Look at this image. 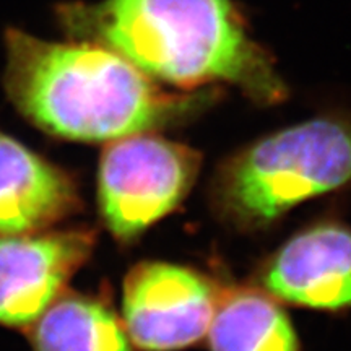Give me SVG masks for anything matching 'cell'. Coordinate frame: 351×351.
Masks as SVG:
<instances>
[{
    "label": "cell",
    "mask_w": 351,
    "mask_h": 351,
    "mask_svg": "<svg viewBox=\"0 0 351 351\" xmlns=\"http://www.w3.org/2000/svg\"><path fill=\"white\" fill-rule=\"evenodd\" d=\"M5 49L3 83L12 103L56 137L112 142L168 124L192 104L90 39L46 41L10 28Z\"/></svg>",
    "instance_id": "cell-2"
},
{
    "label": "cell",
    "mask_w": 351,
    "mask_h": 351,
    "mask_svg": "<svg viewBox=\"0 0 351 351\" xmlns=\"http://www.w3.org/2000/svg\"><path fill=\"white\" fill-rule=\"evenodd\" d=\"M202 156L158 135L108 142L99 163V212L117 239H134L173 212L194 186Z\"/></svg>",
    "instance_id": "cell-4"
},
{
    "label": "cell",
    "mask_w": 351,
    "mask_h": 351,
    "mask_svg": "<svg viewBox=\"0 0 351 351\" xmlns=\"http://www.w3.org/2000/svg\"><path fill=\"white\" fill-rule=\"evenodd\" d=\"M77 208L69 174L0 132V236L43 231Z\"/></svg>",
    "instance_id": "cell-8"
},
{
    "label": "cell",
    "mask_w": 351,
    "mask_h": 351,
    "mask_svg": "<svg viewBox=\"0 0 351 351\" xmlns=\"http://www.w3.org/2000/svg\"><path fill=\"white\" fill-rule=\"evenodd\" d=\"M219 298L218 288L199 271L142 262L124 282L122 324L140 350H182L207 335Z\"/></svg>",
    "instance_id": "cell-5"
},
{
    "label": "cell",
    "mask_w": 351,
    "mask_h": 351,
    "mask_svg": "<svg viewBox=\"0 0 351 351\" xmlns=\"http://www.w3.org/2000/svg\"><path fill=\"white\" fill-rule=\"evenodd\" d=\"M351 184V121L324 116L267 135L223 163L212 199L241 230L269 226L302 202Z\"/></svg>",
    "instance_id": "cell-3"
},
{
    "label": "cell",
    "mask_w": 351,
    "mask_h": 351,
    "mask_svg": "<svg viewBox=\"0 0 351 351\" xmlns=\"http://www.w3.org/2000/svg\"><path fill=\"white\" fill-rule=\"evenodd\" d=\"M262 291L322 311L351 306V228L320 223L298 232L263 263Z\"/></svg>",
    "instance_id": "cell-7"
},
{
    "label": "cell",
    "mask_w": 351,
    "mask_h": 351,
    "mask_svg": "<svg viewBox=\"0 0 351 351\" xmlns=\"http://www.w3.org/2000/svg\"><path fill=\"white\" fill-rule=\"evenodd\" d=\"M208 340L212 351H301L282 306L257 289L221 293Z\"/></svg>",
    "instance_id": "cell-9"
},
{
    "label": "cell",
    "mask_w": 351,
    "mask_h": 351,
    "mask_svg": "<svg viewBox=\"0 0 351 351\" xmlns=\"http://www.w3.org/2000/svg\"><path fill=\"white\" fill-rule=\"evenodd\" d=\"M90 231L0 236V324L29 327L90 257Z\"/></svg>",
    "instance_id": "cell-6"
},
{
    "label": "cell",
    "mask_w": 351,
    "mask_h": 351,
    "mask_svg": "<svg viewBox=\"0 0 351 351\" xmlns=\"http://www.w3.org/2000/svg\"><path fill=\"white\" fill-rule=\"evenodd\" d=\"M69 32L111 47L150 78L182 88L223 82L262 104L287 96L231 0H104L67 5Z\"/></svg>",
    "instance_id": "cell-1"
},
{
    "label": "cell",
    "mask_w": 351,
    "mask_h": 351,
    "mask_svg": "<svg viewBox=\"0 0 351 351\" xmlns=\"http://www.w3.org/2000/svg\"><path fill=\"white\" fill-rule=\"evenodd\" d=\"M33 351H134L121 319L106 302L60 295L33 324Z\"/></svg>",
    "instance_id": "cell-10"
}]
</instances>
